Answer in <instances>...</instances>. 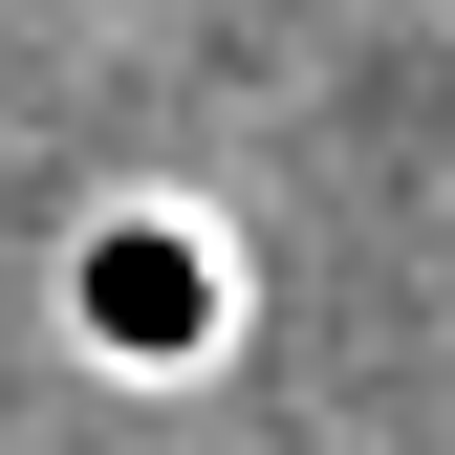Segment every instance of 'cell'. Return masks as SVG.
<instances>
[{"label": "cell", "instance_id": "obj_1", "mask_svg": "<svg viewBox=\"0 0 455 455\" xmlns=\"http://www.w3.org/2000/svg\"><path fill=\"white\" fill-rule=\"evenodd\" d=\"M87 325H108L131 369H174L196 325H217V260H196V239H152V217H131V239H87Z\"/></svg>", "mask_w": 455, "mask_h": 455}]
</instances>
